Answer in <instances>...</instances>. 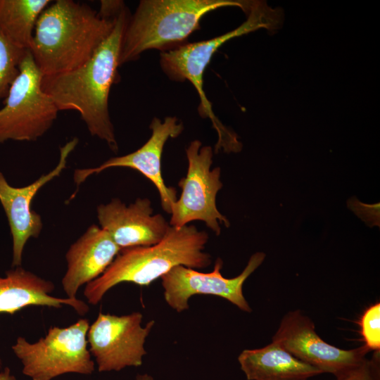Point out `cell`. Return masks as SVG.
Returning <instances> with one entry per match:
<instances>
[{
  "label": "cell",
  "mask_w": 380,
  "mask_h": 380,
  "mask_svg": "<svg viewBox=\"0 0 380 380\" xmlns=\"http://www.w3.org/2000/svg\"><path fill=\"white\" fill-rule=\"evenodd\" d=\"M130 13L125 5L114 16L108 37L89 61L70 71L43 76L42 87L59 110L79 113L91 136L117 153L118 144L108 110L111 87L118 77L123 36Z\"/></svg>",
  "instance_id": "obj_1"
},
{
  "label": "cell",
  "mask_w": 380,
  "mask_h": 380,
  "mask_svg": "<svg viewBox=\"0 0 380 380\" xmlns=\"http://www.w3.org/2000/svg\"><path fill=\"white\" fill-rule=\"evenodd\" d=\"M115 14L103 18L72 0L51 3L37 20L30 48L42 75L66 72L89 61L110 34Z\"/></svg>",
  "instance_id": "obj_2"
},
{
  "label": "cell",
  "mask_w": 380,
  "mask_h": 380,
  "mask_svg": "<svg viewBox=\"0 0 380 380\" xmlns=\"http://www.w3.org/2000/svg\"><path fill=\"white\" fill-rule=\"evenodd\" d=\"M208 241V233L193 224L170 226L154 245L121 249L106 271L86 284L84 295L88 303L95 305L118 284L147 286L178 265L205 268L211 264L210 255L204 251Z\"/></svg>",
  "instance_id": "obj_3"
},
{
  "label": "cell",
  "mask_w": 380,
  "mask_h": 380,
  "mask_svg": "<svg viewBox=\"0 0 380 380\" xmlns=\"http://www.w3.org/2000/svg\"><path fill=\"white\" fill-rule=\"evenodd\" d=\"M251 1L236 0H141L126 26L120 66L148 50L163 52L188 43L200 21L220 8L237 6L247 12Z\"/></svg>",
  "instance_id": "obj_4"
},
{
  "label": "cell",
  "mask_w": 380,
  "mask_h": 380,
  "mask_svg": "<svg viewBox=\"0 0 380 380\" xmlns=\"http://www.w3.org/2000/svg\"><path fill=\"white\" fill-rule=\"evenodd\" d=\"M246 13L247 20L230 32L210 39L188 42L160 54V68L170 80L179 82L189 81L196 89L200 99L198 113L201 118L210 120L218 134L215 153L220 148L226 152L234 151L241 144L236 134L226 128L214 114L203 90L204 72L214 53L225 42L260 28L272 29L278 22L276 10L265 3L253 1Z\"/></svg>",
  "instance_id": "obj_5"
},
{
  "label": "cell",
  "mask_w": 380,
  "mask_h": 380,
  "mask_svg": "<svg viewBox=\"0 0 380 380\" xmlns=\"http://www.w3.org/2000/svg\"><path fill=\"white\" fill-rule=\"evenodd\" d=\"M42 77L27 49L0 109V144L36 141L53 125L60 110L43 90Z\"/></svg>",
  "instance_id": "obj_6"
},
{
  "label": "cell",
  "mask_w": 380,
  "mask_h": 380,
  "mask_svg": "<svg viewBox=\"0 0 380 380\" xmlns=\"http://www.w3.org/2000/svg\"><path fill=\"white\" fill-rule=\"evenodd\" d=\"M87 319L65 328L51 327L44 337L30 343L18 336L11 348L32 380H52L67 373L91 374L94 362L87 348Z\"/></svg>",
  "instance_id": "obj_7"
},
{
  "label": "cell",
  "mask_w": 380,
  "mask_h": 380,
  "mask_svg": "<svg viewBox=\"0 0 380 380\" xmlns=\"http://www.w3.org/2000/svg\"><path fill=\"white\" fill-rule=\"evenodd\" d=\"M213 151L210 146H203L198 139L192 141L186 148L187 173L178 183L182 193L172 205L170 226L182 227L200 220L216 235L220 234V224L229 227V221L216 205V196L222 183L220 168L210 170Z\"/></svg>",
  "instance_id": "obj_8"
},
{
  "label": "cell",
  "mask_w": 380,
  "mask_h": 380,
  "mask_svg": "<svg viewBox=\"0 0 380 380\" xmlns=\"http://www.w3.org/2000/svg\"><path fill=\"white\" fill-rule=\"evenodd\" d=\"M142 318L139 312L121 316L99 313L89 327L87 339L100 372L142 365L145 341L155 324L150 320L142 327Z\"/></svg>",
  "instance_id": "obj_9"
},
{
  "label": "cell",
  "mask_w": 380,
  "mask_h": 380,
  "mask_svg": "<svg viewBox=\"0 0 380 380\" xmlns=\"http://www.w3.org/2000/svg\"><path fill=\"white\" fill-rule=\"evenodd\" d=\"M272 341L300 360L336 378L361 365L369 352L364 345L350 350L330 345L317 334L312 320L299 310L283 317Z\"/></svg>",
  "instance_id": "obj_10"
},
{
  "label": "cell",
  "mask_w": 380,
  "mask_h": 380,
  "mask_svg": "<svg viewBox=\"0 0 380 380\" xmlns=\"http://www.w3.org/2000/svg\"><path fill=\"white\" fill-rule=\"evenodd\" d=\"M265 258L262 252L251 255L243 272L236 277L225 278L221 274L223 262L217 258L213 270L201 272L195 269L178 265L160 277L166 303L177 312L188 310L189 300L194 295H213L224 298L240 310L252 311L243 293L247 278Z\"/></svg>",
  "instance_id": "obj_11"
},
{
  "label": "cell",
  "mask_w": 380,
  "mask_h": 380,
  "mask_svg": "<svg viewBox=\"0 0 380 380\" xmlns=\"http://www.w3.org/2000/svg\"><path fill=\"white\" fill-rule=\"evenodd\" d=\"M151 134L146 143L132 153L110 158L101 165L75 170L73 179L78 187L89 177L112 167H127L137 170L149 179L158 189L161 206L170 214L171 207L177 201V191L167 186L163 178L161 158L166 141L177 137L184 130L183 123L175 116H167L162 121L153 118L149 126Z\"/></svg>",
  "instance_id": "obj_12"
},
{
  "label": "cell",
  "mask_w": 380,
  "mask_h": 380,
  "mask_svg": "<svg viewBox=\"0 0 380 380\" xmlns=\"http://www.w3.org/2000/svg\"><path fill=\"white\" fill-rule=\"evenodd\" d=\"M72 138L60 148L56 166L27 186L14 187L0 172V203L6 215L13 241L12 267L21 266L25 246L30 238H37L43 228L41 215L32 209V201L46 184L58 177L66 167L68 158L78 144Z\"/></svg>",
  "instance_id": "obj_13"
},
{
  "label": "cell",
  "mask_w": 380,
  "mask_h": 380,
  "mask_svg": "<svg viewBox=\"0 0 380 380\" xmlns=\"http://www.w3.org/2000/svg\"><path fill=\"white\" fill-rule=\"evenodd\" d=\"M153 212L147 198H139L128 205L113 198L96 208L100 227L120 249L154 245L164 238L170 225L163 215Z\"/></svg>",
  "instance_id": "obj_14"
},
{
  "label": "cell",
  "mask_w": 380,
  "mask_h": 380,
  "mask_svg": "<svg viewBox=\"0 0 380 380\" xmlns=\"http://www.w3.org/2000/svg\"><path fill=\"white\" fill-rule=\"evenodd\" d=\"M120 250L106 231L96 224L89 227L65 253L62 286L67 298H77L80 287L100 277Z\"/></svg>",
  "instance_id": "obj_15"
},
{
  "label": "cell",
  "mask_w": 380,
  "mask_h": 380,
  "mask_svg": "<svg viewBox=\"0 0 380 380\" xmlns=\"http://www.w3.org/2000/svg\"><path fill=\"white\" fill-rule=\"evenodd\" d=\"M54 289L52 281L21 266L11 269L6 272L4 277H0V313L13 315L30 305L61 308L64 305L72 307L79 315L89 312V305L78 298L51 296Z\"/></svg>",
  "instance_id": "obj_16"
},
{
  "label": "cell",
  "mask_w": 380,
  "mask_h": 380,
  "mask_svg": "<svg viewBox=\"0 0 380 380\" xmlns=\"http://www.w3.org/2000/svg\"><path fill=\"white\" fill-rule=\"evenodd\" d=\"M238 362L247 380H307L322 374L273 341L260 348L243 350Z\"/></svg>",
  "instance_id": "obj_17"
},
{
  "label": "cell",
  "mask_w": 380,
  "mask_h": 380,
  "mask_svg": "<svg viewBox=\"0 0 380 380\" xmlns=\"http://www.w3.org/2000/svg\"><path fill=\"white\" fill-rule=\"evenodd\" d=\"M50 0H0V32L13 44L29 49L37 20Z\"/></svg>",
  "instance_id": "obj_18"
},
{
  "label": "cell",
  "mask_w": 380,
  "mask_h": 380,
  "mask_svg": "<svg viewBox=\"0 0 380 380\" xmlns=\"http://www.w3.org/2000/svg\"><path fill=\"white\" fill-rule=\"evenodd\" d=\"M27 49H21L0 32V100L5 99L19 73V65Z\"/></svg>",
  "instance_id": "obj_19"
},
{
  "label": "cell",
  "mask_w": 380,
  "mask_h": 380,
  "mask_svg": "<svg viewBox=\"0 0 380 380\" xmlns=\"http://www.w3.org/2000/svg\"><path fill=\"white\" fill-rule=\"evenodd\" d=\"M359 324L364 346L369 350H380V303L368 307L362 315Z\"/></svg>",
  "instance_id": "obj_20"
},
{
  "label": "cell",
  "mask_w": 380,
  "mask_h": 380,
  "mask_svg": "<svg viewBox=\"0 0 380 380\" xmlns=\"http://www.w3.org/2000/svg\"><path fill=\"white\" fill-rule=\"evenodd\" d=\"M379 352L372 360L366 359L361 365L335 380H379Z\"/></svg>",
  "instance_id": "obj_21"
},
{
  "label": "cell",
  "mask_w": 380,
  "mask_h": 380,
  "mask_svg": "<svg viewBox=\"0 0 380 380\" xmlns=\"http://www.w3.org/2000/svg\"><path fill=\"white\" fill-rule=\"evenodd\" d=\"M0 380H17V379L11 374L10 368L6 367L0 372Z\"/></svg>",
  "instance_id": "obj_22"
},
{
  "label": "cell",
  "mask_w": 380,
  "mask_h": 380,
  "mask_svg": "<svg viewBox=\"0 0 380 380\" xmlns=\"http://www.w3.org/2000/svg\"><path fill=\"white\" fill-rule=\"evenodd\" d=\"M136 380H155L153 377L148 374H138Z\"/></svg>",
  "instance_id": "obj_23"
}]
</instances>
